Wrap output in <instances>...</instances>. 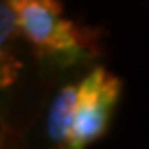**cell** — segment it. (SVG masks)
Returning <instances> with one entry per match:
<instances>
[{
  "label": "cell",
  "instance_id": "cell-1",
  "mask_svg": "<svg viewBox=\"0 0 149 149\" xmlns=\"http://www.w3.org/2000/svg\"><path fill=\"white\" fill-rule=\"evenodd\" d=\"M17 15L23 37L40 60L74 66L95 52L89 29L64 19L58 0H6Z\"/></svg>",
  "mask_w": 149,
  "mask_h": 149
},
{
  "label": "cell",
  "instance_id": "cell-2",
  "mask_svg": "<svg viewBox=\"0 0 149 149\" xmlns=\"http://www.w3.org/2000/svg\"><path fill=\"white\" fill-rule=\"evenodd\" d=\"M120 95V81L114 74L95 66L81 81V100L66 149H85L106 133L110 114Z\"/></svg>",
  "mask_w": 149,
  "mask_h": 149
},
{
  "label": "cell",
  "instance_id": "cell-3",
  "mask_svg": "<svg viewBox=\"0 0 149 149\" xmlns=\"http://www.w3.org/2000/svg\"><path fill=\"white\" fill-rule=\"evenodd\" d=\"M23 37L17 15L6 0H0V91L15 85L23 70L19 58V40Z\"/></svg>",
  "mask_w": 149,
  "mask_h": 149
},
{
  "label": "cell",
  "instance_id": "cell-4",
  "mask_svg": "<svg viewBox=\"0 0 149 149\" xmlns=\"http://www.w3.org/2000/svg\"><path fill=\"white\" fill-rule=\"evenodd\" d=\"M81 100V83L64 85L54 97L48 112V137L54 149H66L72 137V126Z\"/></svg>",
  "mask_w": 149,
  "mask_h": 149
},
{
  "label": "cell",
  "instance_id": "cell-5",
  "mask_svg": "<svg viewBox=\"0 0 149 149\" xmlns=\"http://www.w3.org/2000/svg\"><path fill=\"white\" fill-rule=\"evenodd\" d=\"M6 135H8V128H6V124L2 120H0V149H2V145L6 141Z\"/></svg>",
  "mask_w": 149,
  "mask_h": 149
}]
</instances>
